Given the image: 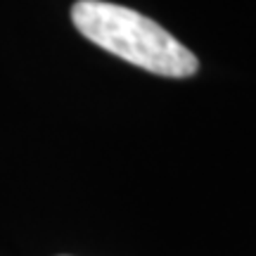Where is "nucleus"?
Listing matches in <instances>:
<instances>
[{"mask_svg":"<svg viewBox=\"0 0 256 256\" xmlns=\"http://www.w3.org/2000/svg\"><path fill=\"white\" fill-rule=\"evenodd\" d=\"M72 22L95 46L145 72L185 78L200 69L197 57L183 43L154 19L130 8L104 0H78L72 8Z\"/></svg>","mask_w":256,"mask_h":256,"instance_id":"f257e3e1","label":"nucleus"}]
</instances>
